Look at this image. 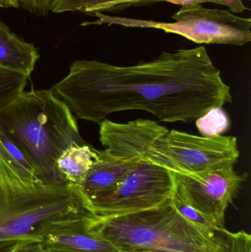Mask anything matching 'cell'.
I'll return each instance as SVG.
<instances>
[{"mask_svg": "<svg viewBox=\"0 0 251 252\" xmlns=\"http://www.w3.org/2000/svg\"><path fill=\"white\" fill-rule=\"evenodd\" d=\"M50 91L72 115L99 124L129 110L145 111L162 122L190 124L233 101L231 88L203 46L162 52L131 66L76 61Z\"/></svg>", "mask_w": 251, "mask_h": 252, "instance_id": "6da1fadb", "label": "cell"}, {"mask_svg": "<svg viewBox=\"0 0 251 252\" xmlns=\"http://www.w3.org/2000/svg\"><path fill=\"white\" fill-rule=\"evenodd\" d=\"M0 131L45 185L66 184L57 171V159L69 147L87 144L72 112L50 90L19 94L0 111Z\"/></svg>", "mask_w": 251, "mask_h": 252, "instance_id": "7a4b0ae2", "label": "cell"}, {"mask_svg": "<svg viewBox=\"0 0 251 252\" xmlns=\"http://www.w3.org/2000/svg\"><path fill=\"white\" fill-rule=\"evenodd\" d=\"M89 214L79 187L45 185L0 154V241L38 240L46 223Z\"/></svg>", "mask_w": 251, "mask_h": 252, "instance_id": "3957f363", "label": "cell"}, {"mask_svg": "<svg viewBox=\"0 0 251 252\" xmlns=\"http://www.w3.org/2000/svg\"><path fill=\"white\" fill-rule=\"evenodd\" d=\"M111 128L134 154L135 162L111 195L90 205L91 214L122 216L155 208L171 199L175 185L173 173L148 158L155 141L168 129L156 121L144 119L113 122Z\"/></svg>", "mask_w": 251, "mask_h": 252, "instance_id": "277c9868", "label": "cell"}, {"mask_svg": "<svg viewBox=\"0 0 251 252\" xmlns=\"http://www.w3.org/2000/svg\"><path fill=\"white\" fill-rule=\"evenodd\" d=\"M85 226L90 234L121 252H208L212 235L184 219L171 199L155 208L122 216L89 215Z\"/></svg>", "mask_w": 251, "mask_h": 252, "instance_id": "5b68a950", "label": "cell"}, {"mask_svg": "<svg viewBox=\"0 0 251 252\" xmlns=\"http://www.w3.org/2000/svg\"><path fill=\"white\" fill-rule=\"evenodd\" d=\"M86 25H119L125 28H154L181 35L196 44L243 46L251 41V18L241 17L228 10L206 8L201 4L181 6L172 16L173 22L113 16L103 13L94 15Z\"/></svg>", "mask_w": 251, "mask_h": 252, "instance_id": "8992f818", "label": "cell"}, {"mask_svg": "<svg viewBox=\"0 0 251 252\" xmlns=\"http://www.w3.org/2000/svg\"><path fill=\"white\" fill-rule=\"evenodd\" d=\"M240 155L235 136H200L168 130L155 141L148 158L174 174L200 176L234 167Z\"/></svg>", "mask_w": 251, "mask_h": 252, "instance_id": "52a82bcc", "label": "cell"}, {"mask_svg": "<svg viewBox=\"0 0 251 252\" xmlns=\"http://www.w3.org/2000/svg\"><path fill=\"white\" fill-rule=\"evenodd\" d=\"M174 177L187 201L215 226L223 227L227 209L240 192L247 174H240L234 167H229L200 176L174 174Z\"/></svg>", "mask_w": 251, "mask_h": 252, "instance_id": "ba28073f", "label": "cell"}, {"mask_svg": "<svg viewBox=\"0 0 251 252\" xmlns=\"http://www.w3.org/2000/svg\"><path fill=\"white\" fill-rule=\"evenodd\" d=\"M89 215L49 222L40 228L37 238L47 252H121L87 231L85 220Z\"/></svg>", "mask_w": 251, "mask_h": 252, "instance_id": "9c48e42d", "label": "cell"}, {"mask_svg": "<svg viewBox=\"0 0 251 252\" xmlns=\"http://www.w3.org/2000/svg\"><path fill=\"white\" fill-rule=\"evenodd\" d=\"M38 59L35 46L21 39L0 19V67L29 78Z\"/></svg>", "mask_w": 251, "mask_h": 252, "instance_id": "30bf717a", "label": "cell"}, {"mask_svg": "<svg viewBox=\"0 0 251 252\" xmlns=\"http://www.w3.org/2000/svg\"><path fill=\"white\" fill-rule=\"evenodd\" d=\"M97 157V150L88 143L72 145L57 159V171L66 184L79 187Z\"/></svg>", "mask_w": 251, "mask_h": 252, "instance_id": "8fae6325", "label": "cell"}, {"mask_svg": "<svg viewBox=\"0 0 251 252\" xmlns=\"http://www.w3.org/2000/svg\"><path fill=\"white\" fill-rule=\"evenodd\" d=\"M127 1L128 0H50V11L55 13L80 12L91 16L97 13H118L119 7Z\"/></svg>", "mask_w": 251, "mask_h": 252, "instance_id": "7c38bea8", "label": "cell"}, {"mask_svg": "<svg viewBox=\"0 0 251 252\" xmlns=\"http://www.w3.org/2000/svg\"><path fill=\"white\" fill-rule=\"evenodd\" d=\"M208 252H251V235L243 230L234 232L217 226Z\"/></svg>", "mask_w": 251, "mask_h": 252, "instance_id": "4fadbf2b", "label": "cell"}, {"mask_svg": "<svg viewBox=\"0 0 251 252\" xmlns=\"http://www.w3.org/2000/svg\"><path fill=\"white\" fill-rule=\"evenodd\" d=\"M172 205L177 211L190 223H193L199 230L206 235H212L215 227V223L193 207L175 185L173 193L171 198Z\"/></svg>", "mask_w": 251, "mask_h": 252, "instance_id": "5bb4252c", "label": "cell"}, {"mask_svg": "<svg viewBox=\"0 0 251 252\" xmlns=\"http://www.w3.org/2000/svg\"><path fill=\"white\" fill-rule=\"evenodd\" d=\"M195 122L202 136L223 135L231 126L229 116L221 107L212 108Z\"/></svg>", "mask_w": 251, "mask_h": 252, "instance_id": "9a60e30c", "label": "cell"}, {"mask_svg": "<svg viewBox=\"0 0 251 252\" xmlns=\"http://www.w3.org/2000/svg\"><path fill=\"white\" fill-rule=\"evenodd\" d=\"M28 77L0 67V111L25 92Z\"/></svg>", "mask_w": 251, "mask_h": 252, "instance_id": "2e32d148", "label": "cell"}, {"mask_svg": "<svg viewBox=\"0 0 251 252\" xmlns=\"http://www.w3.org/2000/svg\"><path fill=\"white\" fill-rule=\"evenodd\" d=\"M159 1H166L181 6L196 5L207 2L215 3L221 5L226 6L228 7V10L234 13H243L247 10V7L245 5L243 0H128L119 7L118 13L129 7L150 5Z\"/></svg>", "mask_w": 251, "mask_h": 252, "instance_id": "e0dca14e", "label": "cell"}, {"mask_svg": "<svg viewBox=\"0 0 251 252\" xmlns=\"http://www.w3.org/2000/svg\"><path fill=\"white\" fill-rule=\"evenodd\" d=\"M50 0H21L25 10L38 16H45L50 12Z\"/></svg>", "mask_w": 251, "mask_h": 252, "instance_id": "ac0fdd59", "label": "cell"}, {"mask_svg": "<svg viewBox=\"0 0 251 252\" xmlns=\"http://www.w3.org/2000/svg\"><path fill=\"white\" fill-rule=\"evenodd\" d=\"M12 252H47L41 241L38 240H28L22 243Z\"/></svg>", "mask_w": 251, "mask_h": 252, "instance_id": "d6986e66", "label": "cell"}, {"mask_svg": "<svg viewBox=\"0 0 251 252\" xmlns=\"http://www.w3.org/2000/svg\"><path fill=\"white\" fill-rule=\"evenodd\" d=\"M26 241H28V240H12V241H0V252H12L13 250H16L20 244Z\"/></svg>", "mask_w": 251, "mask_h": 252, "instance_id": "ffe728a7", "label": "cell"}, {"mask_svg": "<svg viewBox=\"0 0 251 252\" xmlns=\"http://www.w3.org/2000/svg\"><path fill=\"white\" fill-rule=\"evenodd\" d=\"M0 154H1V155L4 156V157H6V158H7V159L9 160V161H11V162L13 163V164H14V165L16 166V167H17V168L19 169V170H20V169H19V167H18L17 164H16V161H15V160L13 159V158H12L11 156L10 155V154H9L8 151H7V149H6L5 147H4V144H3L2 140H1V132H0Z\"/></svg>", "mask_w": 251, "mask_h": 252, "instance_id": "44dd1931", "label": "cell"}, {"mask_svg": "<svg viewBox=\"0 0 251 252\" xmlns=\"http://www.w3.org/2000/svg\"><path fill=\"white\" fill-rule=\"evenodd\" d=\"M6 7H15L17 8L20 6L21 0H4Z\"/></svg>", "mask_w": 251, "mask_h": 252, "instance_id": "7402d4cb", "label": "cell"}, {"mask_svg": "<svg viewBox=\"0 0 251 252\" xmlns=\"http://www.w3.org/2000/svg\"><path fill=\"white\" fill-rule=\"evenodd\" d=\"M0 7H6L4 0H0Z\"/></svg>", "mask_w": 251, "mask_h": 252, "instance_id": "603a6c76", "label": "cell"}, {"mask_svg": "<svg viewBox=\"0 0 251 252\" xmlns=\"http://www.w3.org/2000/svg\"><path fill=\"white\" fill-rule=\"evenodd\" d=\"M135 252H156V251H149V250H141V251H137Z\"/></svg>", "mask_w": 251, "mask_h": 252, "instance_id": "cb8c5ba5", "label": "cell"}]
</instances>
